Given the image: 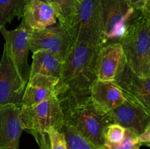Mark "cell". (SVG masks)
Wrapping results in <instances>:
<instances>
[{"label": "cell", "instance_id": "cell-1", "mask_svg": "<svg viewBox=\"0 0 150 149\" xmlns=\"http://www.w3.org/2000/svg\"><path fill=\"white\" fill-rule=\"evenodd\" d=\"M64 122L73 126L96 145L105 146L103 132L112 124L109 114L97 109L89 96L64 92L58 96Z\"/></svg>", "mask_w": 150, "mask_h": 149}, {"label": "cell", "instance_id": "cell-2", "mask_svg": "<svg viewBox=\"0 0 150 149\" xmlns=\"http://www.w3.org/2000/svg\"><path fill=\"white\" fill-rule=\"evenodd\" d=\"M100 47L73 42L64 59L61 80L66 92L76 96H89L92 83L97 80L95 66Z\"/></svg>", "mask_w": 150, "mask_h": 149}, {"label": "cell", "instance_id": "cell-3", "mask_svg": "<svg viewBox=\"0 0 150 149\" xmlns=\"http://www.w3.org/2000/svg\"><path fill=\"white\" fill-rule=\"evenodd\" d=\"M120 43L129 67L140 77H150V13L136 20Z\"/></svg>", "mask_w": 150, "mask_h": 149}, {"label": "cell", "instance_id": "cell-4", "mask_svg": "<svg viewBox=\"0 0 150 149\" xmlns=\"http://www.w3.org/2000/svg\"><path fill=\"white\" fill-rule=\"evenodd\" d=\"M102 46L120 42L129 28L144 14L133 8L127 0H100Z\"/></svg>", "mask_w": 150, "mask_h": 149}, {"label": "cell", "instance_id": "cell-5", "mask_svg": "<svg viewBox=\"0 0 150 149\" xmlns=\"http://www.w3.org/2000/svg\"><path fill=\"white\" fill-rule=\"evenodd\" d=\"M20 118L23 129L32 134L36 142L48 140V129L54 128L61 131L64 124L58 96L45 99L32 106L21 108Z\"/></svg>", "mask_w": 150, "mask_h": 149}, {"label": "cell", "instance_id": "cell-6", "mask_svg": "<svg viewBox=\"0 0 150 149\" xmlns=\"http://www.w3.org/2000/svg\"><path fill=\"white\" fill-rule=\"evenodd\" d=\"M70 32L74 42L102 46L100 0H79Z\"/></svg>", "mask_w": 150, "mask_h": 149}, {"label": "cell", "instance_id": "cell-7", "mask_svg": "<svg viewBox=\"0 0 150 149\" xmlns=\"http://www.w3.org/2000/svg\"><path fill=\"white\" fill-rule=\"evenodd\" d=\"M32 30L22 20L18 27L13 30H7L5 27L0 29L14 65L21 77L27 83L30 74V66L28 64V56L30 51V38Z\"/></svg>", "mask_w": 150, "mask_h": 149}, {"label": "cell", "instance_id": "cell-8", "mask_svg": "<svg viewBox=\"0 0 150 149\" xmlns=\"http://www.w3.org/2000/svg\"><path fill=\"white\" fill-rule=\"evenodd\" d=\"M114 82L126 100L150 114V77L139 76L125 60Z\"/></svg>", "mask_w": 150, "mask_h": 149}, {"label": "cell", "instance_id": "cell-9", "mask_svg": "<svg viewBox=\"0 0 150 149\" xmlns=\"http://www.w3.org/2000/svg\"><path fill=\"white\" fill-rule=\"evenodd\" d=\"M74 42L69 29L59 23L40 30H32L30 38V51H45L53 53L64 59Z\"/></svg>", "mask_w": 150, "mask_h": 149}, {"label": "cell", "instance_id": "cell-10", "mask_svg": "<svg viewBox=\"0 0 150 149\" xmlns=\"http://www.w3.org/2000/svg\"><path fill=\"white\" fill-rule=\"evenodd\" d=\"M26 86L4 45L0 61V105H13L21 108Z\"/></svg>", "mask_w": 150, "mask_h": 149}, {"label": "cell", "instance_id": "cell-11", "mask_svg": "<svg viewBox=\"0 0 150 149\" xmlns=\"http://www.w3.org/2000/svg\"><path fill=\"white\" fill-rule=\"evenodd\" d=\"M67 91V87L61 79L51 76L36 74L29 77L22 99L21 108L59 96Z\"/></svg>", "mask_w": 150, "mask_h": 149}, {"label": "cell", "instance_id": "cell-12", "mask_svg": "<svg viewBox=\"0 0 150 149\" xmlns=\"http://www.w3.org/2000/svg\"><path fill=\"white\" fill-rule=\"evenodd\" d=\"M20 112L16 105H0V149H19L23 131Z\"/></svg>", "mask_w": 150, "mask_h": 149}, {"label": "cell", "instance_id": "cell-13", "mask_svg": "<svg viewBox=\"0 0 150 149\" xmlns=\"http://www.w3.org/2000/svg\"><path fill=\"white\" fill-rule=\"evenodd\" d=\"M124 61V52L120 42L101 46L95 66L97 80L114 82Z\"/></svg>", "mask_w": 150, "mask_h": 149}, {"label": "cell", "instance_id": "cell-14", "mask_svg": "<svg viewBox=\"0 0 150 149\" xmlns=\"http://www.w3.org/2000/svg\"><path fill=\"white\" fill-rule=\"evenodd\" d=\"M112 124L133 130L139 135L150 124V114L139 107L125 102L108 112Z\"/></svg>", "mask_w": 150, "mask_h": 149}, {"label": "cell", "instance_id": "cell-15", "mask_svg": "<svg viewBox=\"0 0 150 149\" xmlns=\"http://www.w3.org/2000/svg\"><path fill=\"white\" fill-rule=\"evenodd\" d=\"M89 97L97 109L109 112L125 102V98L114 82L95 80L90 87Z\"/></svg>", "mask_w": 150, "mask_h": 149}, {"label": "cell", "instance_id": "cell-16", "mask_svg": "<svg viewBox=\"0 0 150 149\" xmlns=\"http://www.w3.org/2000/svg\"><path fill=\"white\" fill-rule=\"evenodd\" d=\"M22 20L32 30H40L57 23V17L51 4L39 0H29Z\"/></svg>", "mask_w": 150, "mask_h": 149}, {"label": "cell", "instance_id": "cell-17", "mask_svg": "<svg viewBox=\"0 0 150 149\" xmlns=\"http://www.w3.org/2000/svg\"><path fill=\"white\" fill-rule=\"evenodd\" d=\"M64 59L59 56L45 51L33 53L29 77L36 74L61 78Z\"/></svg>", "mask_w": 150, "mask_h": 149}, {"label": "cell", "instance_id": "cell-18", "mask_svg": "<svg viewBox=\"0 0 150 149\" xmlns=\"http://www.w3.org/2000/svg\"><path fill=\"white\" fill-rule=\"evenodd\" d=\"M59 23L70 32L77 12L79 0H48Z\"/></svg>", "mask_w": 150, "mask_h": 149}, {"label": "cell", "instance_id": "cell-19", "mask_svg": "<svg viewBox=\"0 0 150 149\" xmlns=\"http://www.w3.org/2000/svg\"><path fill=\"white\" fill-rule=\"evenodd\" d=\"M29 0H0V29L13 21L15 18H23Z\"/></svg>", "mask_w": 150, "mask_h": 149}, {"label": "cell", "instance_id": "cell-20", "mask_svg": "<svg viewBox=\"0 0 150 149\" xmlns=\"http://www.w3.org/2000/svg\"><path fill=\"white\" fill-rule=\"evenodd\" d=\"M61 131L64 134L67 149H108L105 145H95L73 126L64 121L62 126Z\"/></svg>", "mask_w": 150, "mask_h": 149}, {"label": "cell", "instance_id": "cell-21", "mask_svg": "<svg viewBox=\"0 0 150 149\" xmlns=\"http://www.w3.org/2000/svg\"><path fill=\"white\" fill-rule=\"evenodd\" d=\"M125 128L117 124H111L105 127L103 132L105 145L110 146L118 144L124 138Z\"/></svg>", "mask_w": 150, "mask_h": 149}, {"label": "cell", "instance_id": "cell-22", "mask_svg": "<svg viewBox=\"0 0 150 149\" xmlns=\"http://www.w3.org/2000/svg\"><path fill=\"white\" fill-rule=\"evenodd\" d=\"M137 136L138 134L133 130L125 129L124 138L120 143L106 147L108 149H133V148L138 145Z\"/></svg>", "mask_w": 150, "mask_h": 149}, {"label": "cell", "instance_id": "cell-23", "mask_svg": "<svg viewBox=\"0 0 150 149\" xmlns=\"http://www.w3.org/2000/svg\"><path fill=\"white\" fill-rule=\"evenodd\" d=\"M50 149H67L65 137L62 131L51 128L48 131Z\"/></svg>", "mask_w": 150, "mask_h": 149}, {"label": "cell", "instance_id": "cell-24", "mask_svg": "<svg viewBox=\"0 0 150 149\" xmlns=\"http://www.w3.org/2000/svg\"><path fill=\"white\" fill-rule=\"evenodd\" d=\"M127 2L136 10L150 11V0H127Z\"/></svg>", "mask_w": 150, "mask_h": 149}, {"label": "cell", "instance_id": "cell-25", "mask_svg": "<svg viewBox=\"0 0 150 149\" xmlns=\"http://www.w3.org/2000/svg\"><path fill=\"white\" fill-rule=\"evenodd\" d=\"M137 143L142 145L150 146V124L146 127L144 131L137 136Z\"/></svg>", "mask_w": 150, "mask_h": 149}, {"label": "cell", "instance_id": "cell-26", "mask_svg": "<svg viewBox=\"0 0 150 149\" xmlns=\"http://www.w3.org/2000/svg\"><path fill=\"white\" fill-rule=\"evenodd\" d=\"M39 1H44V2L49 3V2H48V0H39Z\"/></svg>", "mask_w": 150, "mask_h": 149}, {"label": "cell", "instance_id": "cell-27", "mask_svg": "<svg viewBox=\"0 0 150 149\" xmlns=\"http://www.w3.org/2000/svg\"><path fill=\"white\" fill-rule=\"evenodd\" d=\"M45 149H50V148H45Z\"/></svg>", "mask_w": 150, "mask_h": 149}]
</instances>
